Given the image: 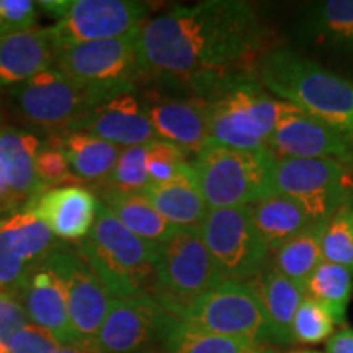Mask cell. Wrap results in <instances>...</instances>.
<instances>
[{"mask_svg": "<svg viewBox=\"0 0 353 353\" xmlns=\"http://www.w3.org/2000/svg\"><path fill=\"white\" fill-rule=\"evenodd\" d=\"M267 30L245 0H205L145 20L138 33L143 79L206 100L229 79L247 74Z\"/></svg>", "mask_w": 353, "mask_h": 353, "instance_id": "6da1fadb", "label": "cell"}, {"mask_svg": "<svg viewBox=\"0 0 353 353\" xmlns=\"http://www.w3.org/2000/svg\"><path fill=\"white\" fill-rule=\"evenodd\" d=\"M267 92L311 114L353 143V81L298 52L275 48L257 63Z\"/></svg>", "mask_w": 353, "mask_h": 353, "instance_id": "7a4b0ae2", "label": "cell"}, {"mask_svg": "<svg viewBox=\"0 0 353 353\" xmlns=\"http://www.w3.org/2000/svg\"><path fill=\"white\" fill-rule=\"evenodd\" d=\"M77 250L113 299L151 291L159 245L132 234L103 203Z\"/></svg>", "mask_w": 353, "mask_h": 353, "instance_id": "3957f363", "label": "cell"}, {"mask_svg": "<svg viewBox=\"0 0 353 353\" xmlns=\"http://www.w3.org/2000/svg\"><path fill=\"white\" fill-rule=\"evenodd\" d=\"M205 101L210 144L237 151L268 149L278 121L290 108L288 101L273 99L250 74L229 79Z\"/></svg>", "mask_w": 353, "mask_h": 353, "instance_id": "277c9868", "label": "cell"}, {"mask_svg": "<svg viewBox=\"0 0 353 353\" xmlns=\"http://www.w3.org/2000/svg\"><path fill=\"white\" fill-rule=\"evenodd\" d=\"M276 156L208 144L193 162L196 185L210 210L239 208L275 195Z\"/></svg>", "mask_w": 353, "mask_h": 353, "instance_id": "5b68a950", "label": "cell"}, {"mask_svg": "<svg viewBox=\"0 0 353 353\" xmlns=\"http://www.w3.org/2000/svg\"><path fill=\"white\" fill-rule=\"evenodd\" d=\"M223 281L198 229H180L159 245L149 294L165 311L180 317L198 298Z\"/></svg>", "mask_w": 353, "mask_h": 353, "instance_id": "8992f818", "label": "cell"}, {"mask_svg": "<svg viewBox=\"0 0 353 353\" xmlns=\"http://www.w3.org/2000/svg\"><path fill=\"white\" fill-rule=\"evenodd\" d=\"M13 108L28 125L68 132L95 107L112 99L95 88L79 85L54 65L8 92ZM121 95V94H120Z\"/></svg>", "mask_w": 353, "mask_h": 353, "instance_id": "52a82bcc", "label": "cell"}, {"mask_svg": "<svg viewBox=\"0 0 353 353\" xmlns=\"http://www.w3.org/2000/svg\"><path fill=\"white\" fill-rule=\"evenodd\" d=\"M198 232L224 281H252L270 262L250 206L210 210Z\"/></svg>", "mask_w": 353, "mask_h": 353, "instance_id": "ba28073f", "label": "cell"}, {"mask_svg": "<svg viewBox=\"0 0 353 353\" xmlns=\"http://www.w3.org/2000/svg\"><path fill=\"white\" fill-rule=\"evenodd\" d=\"M54 68L79 85L95 88L112 99L134 92L136 83L143 81L138 33L68 48L56 54Z\"/></svg>", "mask_w": 353, "mask_h": 353, "instance_id": "9c48e42d", "label": "cell"}, {"mask_svg": "<svg viewBox=\"0 0 353 353\" xmlns=\"http://www.w3.org/2000/svg\"><path fill=\"white\" fill-rule=\"evenodd\" d=\"M206 332L270 347V329L252 281H223L179 317Z\"/></svg>", "mask_w": 353, "mask_h": 353, "instance_id": "30bf717a", "label": "cell"}, {"mask_svg": "<svg viewBox=\"0 0 353 353\" xmlns=\"http://www.w3.org/2000/svg\"><path fill=\"white\" fill-rule=\"evenodd\" d=\"M273 187L296 200L312 221H327L350 200L353 169L321 159L276 157Z\"/></svg>", "mask_w": 353, "mask_h": 353, "instance_id": "8fae6325", "label": "cell"}, {"mask_svg": "<svg viewBox=\"0 0 353 353\" xmlns=\"http://www.w3.org/2000/svg\"><path fill=\"white\" fill-rule=\"evenodd\" d=\"M41 262L63 281L70 325L79 345L94 350L97 334L108 314L113 298L74 247L56 242Z\"/></svg>", "mask_w": 353, "mask_h": 353, "instance_id": "7c38bea8", "label": "cell"}, {"mask_svg": "<svg viewBox=\"0 0 353 353\" xmlns=\"http://www.w3.org/2000/svg\"><path fill=\"white\" fill-rule=\"evenodd\" d=\"M148 15V3L136 0H69L64 15L48 30L59 52L82 43L139 33Z\"/></svg>", "mask_w": 353, "mask_h": 353, "instance_id": "4fadbf2b", "label": "cell"}, {"mask_svg": "<svg viewBox=\"0 0 353 353\" xmlns=\"http://www.w3.org/2000/svg\"><path fill=\"white\" fill-rule=\"evenodd\" d=\"M175 319L149 293L112 299L108 314L97 334L94 350L99 353H138L161 345Z\"/></svg>", "mask_w": 353, "mask_h": 353, "instance_id": "5bb4252c", "label": "cell"}, {"mask_svg": "<svg viewBox=\"0 0 353 353\" xmlns=\"http://www.w3.org/2000/svg\"><path fill=\"white\" fill-rule=\"evenodd\" d=\"M268 151L276 157L321 159L353 169V143L291 103L268 141Z\"/></svg>", "mask_w": 353, "mask_h": 353, "instance_id": "9a60e30c", "label": "cell"}, {"mask_svg": "<svg viewBox=\"0 0 353 353\" xmlns=\"http://www.w3.org/2000/svg\"><path fill=\"white\" fill-rule=\"evenodd\" d=\"M159 141L179 145L185 152L200 154L210 144L208 108L200 99H179L152 92L143 99Z\"/></svg>", "mask_w": 353, "mask_h": 353, "instance_id": "2e32d148", "label": "cell"}, {"mask_svg": "<svg viewBox=\"0 0 353 353\" xmlns=\"http://www.w3.org/2000/svg\"><path fill=\"white\" fill-rule=\"evenodd\" d=\"M70 131L88 132L118 148L148 145L157 139L144 101L138 99L134 92H126L100 103Z\"/></svg>", "mask_w": 353, "mask_h": 353, "instance_id": "e0dca14e", "label": "cell"}, {"mask_svg": "<svg viewBox=\"0 0 353 353\" xmlns=\"http://www.w3.org/2000/svg\"><path fill=\"white\" fill-rule=\"evenodd\" d=\"M99 201L87 188L65 185L44 190L26 205V213L43 221L50 231L63 239H83L94 228Z\"/></svg>", "mask_w": 353, "mask_h": 353, "instance_id": "ac0fdd59", "label": "cell"}, {"mask_svg": "<svg viewBox=\"0 0 353 353\" xmlns=\"http://www.w3.org/2000/svg\"><path fill=\"white\" fill-rule=\"evenodd\" d=\"M20 291L26 316L34 325L48 330L61 347L79 345L70 325L64 285L50 267L43 262L34 265Z\"/></svg>", "mask_w": 353, "mask_h": 353, "instance_id": "d6986e66", "label": "cell"}, {"mask_svg": "<svg viewBox=\"0 0 353 353\" xmlns=\"http://www.w3.org/2000/svg\"><path fill=\"white\" fill-rule=\"evenodd\" d=\"M56 54L48 28H30L0 37V92H10L52 68Z\"/></svg>", "mask_w": 353, "mask_h": 353, "instance_id": "ffe728a7", "label": "cell"}, {"mask_svg": "<svg viewBox=\"0 0 353 353\" xmlns=\"http://www.w3.org/2000/svg\"><path fill=\"white\" fill-rule=\"evenodd\" d=\"M252 283L263 304L272 345L293 343L294 316H296L299 304L306 298V291L275 270L270 262Z\"/></svg>", "mask_w": 353, "mask_h": 353, "instance_id": "44dd1931", "label": "cell"}, {"mask_svg": "<svg viewBox=\"0 0 353 353\" xmlns=\"http://www.w3.org/2000/svg\"><path fill=\"white\" fill-rule=\"evenodd\" d=\"M141 193L162 218L179 229H198L210 211L196 185L192 164L170 182L151 183Z\"/></svg>", "mask_w": 353, "mask_h": 353, "instance_id": "7402d4cb", "label": "cell"}, {"mask_svg": "<svg viewBox=\"0 0 353 353\" xmlns=\"http://www.w3.org/2000/svg\"><path fill=\"white\" fill-rule=\"evenodd\" d=\"M103 205L117 216L118 221L141 239L161 245L180 231L159 214L151 201L141 192H121L107 187L101 190Z\"/></svg>", "mask_w": 353, "mask_h": 353, "instance_id": "603a6c76", "label": "cell"}, {"mask_svg": "<svg viewBox=\"0 0 353 353\" xmlns=\"http://www.w3.org/2000/svg\"><path fill=\"white\" fill-rule=\"evenodd\" d=\"M52 143L64 154L70 172L82 180H107L121 154L118 145L83 131L61 132Z\"/></svg>", "mask_w": 353, "mask_h": 353, "instance_id": "cb8c5ba5", "label": "cell"}, {"mask_svg": "<svg viewBox=\"0 0 353 353\" xmlns=\"http://www.w3.org/2000/svg\"><path fill=\"white\" fill-rule=\"evenodd\" d=\"M39 148V139L32 132L19 128H3L0 131V152L6 162L8 192L13 198H33L44 192L34 170Z\"/></svg>", "mask_w": 353, "mask_h": 353, "instance_id": "d4e9b609", "label": "cell"}, {"mask_svg": "<svg viewBox=\"0 0 353 353\" xmlns=\"http://www.w3.org/2000/svg\"><path fill=\"white\" fill-rule=\"evenodd\" d=\"M250 213L257 232L270 254L291 237L316 223L309 218L306 210L296 200L280 193L254 203L250 206Z\"/></svg>", "mask_w": 353, "mask_h": 353, "instance_id": "484cf974", "label": "cell"}, {"mask_svg": "<svg viewBox=\"0 0 353 353\" xmlns=\"http://www.w3.org/2000/svg\"><path fill=\"white\" fill-rule=\"evenodd\" d=\"M306 30L316 44L353 63V0L316 3L306 19Z\"/></svg>", "mask_w": 353, "mask_h": 353, "instance_id": "4316f807", "label": "cell"}, {"mask_svg": "<svg viewBox=\"0 0 353 353\" xmlns=\"http://www.w3.org/2000/svg\"><path fill=\"white\" fill-rule=\"evenodd\" d=\"M161 345L165 353H276L268 345L206 332L179 317L172 321Z\"/></svg>", "mask_w": 353, "mask_h": 353, "instance_id": "83f0119b", "label": "cell"}, {"mask_svg": "<svg viewBox=\"0 0 353 353\" xmlns=\"http://www.w3.org/2000/svg\"><path fill=\"white\" fill-rule=\"evenodd\" d=\"M325 221H316L304 231L280 245L273 255L272 267L306 291V283L322 262V231Z\"/></svg>", "mask_w": 353, "mask_h": 353, "instance_id": "f1b7e54d", "label": "cell"}, {"mask_svg": "<svg viewBox=\"0 0 353 353\" xmlns=\"http://www.w3.org/2000/svg\"><path fill=\"white\" fill-rule=\"evenodd\" d=\"M353 294V275L347 268L322 260L306 283V296L319 303L332 317L334 324H343Z\"/></svg>", "mask_w": 353, "mask_h": 353, "instance_id": "f546056e", "label": "cell"}, {"mask_svg": "<svg viewBox=\"0 0 353 353\" xmlns=\"http://www.w3.org/2000/svg\"><path fill=\"white\" fill-rule=\"evenodd\" d=\"M321 244L325 262L341 265L353 275V208L348 203L325 221Z\"/></svg>", "mask_w": 353, "mask_h": 353, "instance_id": "4dcf8cb0", "label": "cell"}, {"mask_svg": "<svg viewBox=\"0 0 353 353\" xmlns=\"http://www.w3.org/2000/svg\"><path fill=\"white\" fill-rule=\"evenodd\" d=\"M33 267L21 250L10 221L8 218L0 221V285L7 291L17 293Z\"/></svg>", "mask_w": 353, "mask_h": 353, "instance_id": "1f68e13d", "label": "cell"}, {"mask_svg": "<svg viewBox=\"0 0 353 353\" xmlns=\"http://www.w3.org/2000/svg\"><path fill=\"white\" fill-rule=\"evenodd\" d=\"M145 157L148 145H131L121 149L117 165L107 179L110 187L121 192H144L152 183Z\"/></svg>", "mask_w": 353, "mask_h": 353, "instance_id": "d6a6232c", "label": "cell"}, {"mask_svg": "<svg viewBox=\"0 0 353 353\" xmlns=\"http://www.w3.org/2000/svg\"><path fill=\"white\" fill-rule=\"evenodd\" d=\"M332 317L314 299L304 298L294 316L293 335L294 342L319 343L332 337L334 332Z\"/></svg>", "mask_w": 353, "mask_h": 353, "instance_id": "836d02e7", "label": "cell"}, {"mask_svg": "<svg viewBox=\"0 0 353 353\" xmlns=\"http://www.w3.org/2000/svg\"><path fill=\"white\" fill-rule=\"evenodd\" d=\"M148 172L152 183H164L174 180L190 165L187 162V152L179 145L167 141H152L148 144Z\"/></svg>", "mask_w": 353, "mask_h": 353, "instance_id": "e575fe53", "label": "cell"}, {"mask_svg": "<svg viewBox=\"0 0 353 353\" xmlns=\"http://www.w3.org/2000/svg\"><path fill=\"white\" fill-rule=\"evenodd\" d=\"M34 170H37V176L43 188L50 187L52 183L70 180L74 176L64 154L51 141H48L43 148H39L37 161H34Z\"/></svg>", "mask_w": 353, "mask_h": 353, "instance_id": "d590c367", "label": "cell"}, {"mask_svg": "<svg viewBox=\"0 0 353 353\" xmlns=\"http://www.w3.org/2000/svg\"><path fill=\"white\" fill-rule=\"evenodd\" d=\"M28 324L25 307L17 293L6 291L0 296V353H10V342Z\"/></svg>", "mask_w": 353, "mask_h": 353, "instance_id": "8d00e7d4", "label": "cell"}, {"mask_svg": "<svg viewBox=\"0 0 353 353\" xmlns=\"http://www.w3.org/2000/svg\"><path fill=\"white\" fill-rule=\"evenodd\" d=\"M37 7L32 0H0V37L32 28L38 17Z\"/></svg>", "mask_w": 353, "mask_h": 353, "instance_id": "74e56055", "label": "cell"}, {"mask_svg": "<svg viewBox=\"0 0 353 353\" xmlns=\"http://www.w3.org/2000/svg\"><path fill=\"white\" fill-rule=\"evenodd\" d=\"M61 345L52 335L34 324H26L10 342V353H54Z\"/></svg>", "mask_w": 353, "mask_h": 353, "instance_id": "f35d334b", "label": "cell"}, {"mask_svg": "<svg viewBox=\"0 0 353 353\" xmlns=\"http://www.w3.org/2000/svg\"><path fill=\"white\" fill-rule=\"evenodd\" d=\"M327 353H353V329H342L327 342Z\"/></svg>", "mask_w": 353, "mask_h": 353, "instance_id": "ab89813d", "label": "cell"}, {"mask_svg": "<svg viewBox=\"0 0 353 353\" xmlns=\"http://www.w3.org/2000/svg\"><path fill=\"white\" fill-rule=\"evenodd\" d=\"M54 353H97L95 350L87 347H81V345H64L59 347Z\"/></svg>", "mask_w": 353, "mask_h": 353, "instance_id": "60d3db41", "label": "cell"}, {"mask_svg": "<svg viewBox=\"0 0 353 353\" xmlns=\"http://www.w3.org/2000/svg\"><path fill=\"white\" fill-rule=\"evenodd\" d=\"M138 353H165V352H164V348H162V345H154V347L144 348V350H141Z\"/></svg>", "mask_w": 353, "mask_h": 353, "instance_id": "b9f144b4", "label": "cell"}, {"mask_svg": "<svg viewBox=\"0 0 353 353\" xmlns=\"http://www.w3.org/2000/svg\"><path fill=\"white\" fill-rule=\"evenodd\" d=\"M348 205H350V206H352V208H353V190H352V195H350V200H348Z\"/></svg>", "mask_w": 353, "mask_h": 353, "instance_id": "7bdbcfd3", "label": "cell"}, {"mask_svg": "<svg viewBox=\"0 0 353 353\" xmlns=\"http://www.w3.org/2000/svg\"><path fill=\"white\" fill-rule=\"evenodd\" d=\"M2 123H3V118H2V113H0V131L3 130V125H2Z\"/></svg>", "mask_w": 353, "mask_h": 353, "instance_id": "ee69618b", "label": "cell"}, {"mask_svg": "<svg viewBox=\"0 0 353 353\" xmlns=\"http://www.w3.org/2000/svg\"><path fill=\"white\" fill-rule=\"evenodd\" d=\"M291 353H319V352H309V350H301V352H291Z\"/></svg>", "mask_w": 353, "mask_h": 353, "instance_id": "f6af8a7d", "label": "cell"}, {"mask_svg": "<svg viewBox=\"0 0 353 353\" xmlns=\"http://www.w3.org/2000/svg\"><path fill=\"white\" fill-rule=\"evenodd\" d=\"M6 291H7V290H6V288H3V286H2V285H0V296H2V294H3V293H6Z\"/></svg>", "mask_w": 353, "mask_h": 353, "instance_id": "bcb514c9", "label": "cell"}]
</instances>
